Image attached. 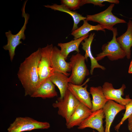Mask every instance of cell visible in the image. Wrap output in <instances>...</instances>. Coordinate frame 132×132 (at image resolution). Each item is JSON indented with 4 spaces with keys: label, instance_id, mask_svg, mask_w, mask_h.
Returning <instances> with one entry per match:
<instances>
[{
    "label": "cell",
    "instance_id": "9",
    "mask_svg": "<svg viewBox=\"0 0 132 132\" xmlns=\"http://www.w3.org/2000/svg\"><path fill=\"white\" fill-rule=\"evenodd\" d=\"M126 88L125 85L123 84L120 88L115 89L111 83L107 82H105L102 87L103 93L107 99L124 106L131 100L129 95L126 96L125 98L122 97L124 95V91Z\"/></svg>",
    "mask_w": 132,
    "mask_h": 132
},
{
    "label": "cell",
    "instance_id": "21",
    "mask_svg": "<svg viewBox=\"0 0 132 132\" xmlns=\"http://www.w3.org/2000/svg\"><path fill=\"white\" fill-rule=\"evenodd\" d=\"M105 28L99 24L93 25L89 24L86 19L83 21V25L79 28L72 32L71 34L74 37V40L82 37L88 34L91 31H102L105 32Z\"/></svg>",
    "mask_w": 132,
    "mask_h": 132
},
{
    "label": "cell",
    "instance_id": "28",
    "mask_svg": "<svg viewBox=\"0 0 132 132\" xmlns=\"http://www.w3.org/2000/svg\"><path fill=\"white\" fill-rule=\"evenodd\" d=\"M93 132H96L94 130H93Z\"/></svg>",
    "mask_w": 132,
    "mask_h": 132
},
{
    "label": "cell",
    "instance_id": "2",
    "mask_svg": "<svg viewBox=\"0 0 132 132\" xmlns=\"http://www.w3.org/2000/svg\"><path fill=\"white\" fill-rule=\"evenodd\" d=\"M84 56L80 53L72 55L70 59L71 73L68 77V81L73 84L81 85L89 72L85 62Z\"/></svg>",
    "mask_w": 132,
    "mask_h": 132
},
{
    "label": "cell",
    "instance_id": "7",
    "mask_svg": "<svg viewBox=\"0 0 132 132\" xmlns=\"http://www.w3.org/2000/svg\"><path fill=\"white\" fill-rule=\"evenodd\" d=\"M79 102L68 89L62 99L58 98L52 104L54 108L58 109V114L64 118L67 122Z\"/></svg>",
    "mask_w": 132,
    "mask_h": 132
},
{
    "label": "cell",
    "instance_id": "16",
    "mask_svg": "<svg viewBox=\"0 0 132 132\" xmlns=\"http://www.w3.org/2000/svg\"><path fill=\"white\" fill-rule=\"evenodd\" d=\"M95 35V33H91L88 37L84 39V42L82 41L81 43L82 46V48L85 52L84 56L85 60L87 61L88 58L89 57L91 61V66L90 73L91 75H92L94 70L95 68H100L103 70L105 69L104 66L99 64L98 61L93 56L92 53L91 45Z\"/></svg>",
    "mask_w": 132,
    "mask_h": 132
},
{
    "label": "cell",
    "instance_id": "18",
    "mask_svg": "<svg viewBox=\"0 0 132 132\" xmlns=\"http://www.w3.org/2000/svg\"><path fill=\"white\" fill-rule=\"evenodd\" d=\"M89 91L92 98L91 109L92 112L103 109L109 100L105 98L102 87L100 86L92 87L90 88Z\"/></svg>",
    "mask_w": 132,
    "mask_h": 132
},
{
    "label": "cell",
    "instance_id": "24",
    "mask_svg": "<svg viewBox=\"0 0 132 132\" xmlns=\"http://www.w3.org/2000/svg\"><path fill=\"white\" fill-rule=\"evenodd\" d=\"M104 2L114 4H118L120 3L118 0H81V6L87 4H92L95 5L102 7L105 6L104 4H102Z\"/></svg>",
    "mask_w": 132,
    "mask_h": 132
},
{
    "label": "cell",
    "instance_id": "13",
    "mask_svg": "<svg viewBox=\"0 0 132 132\" xmlns=\"http://www.w3.org/2000/svg\"><path fill=\"white\" fill-rule=\"evenodd\" d=\"M125 109V106L111 100H108L103 108L105 118V132H110V128L116 116Z\"/></svg>",
    "mask_w": 132,
    "mask_h": 132
},
{
    "label": "cell",
    "instance_id": "10",
    "mask_svg": "<svg viewBox=\"0 0 132 132\" xmlns=\"http://www.w3.org/2000/svg\"><path fill=\"white\" fill-rule=\"evenodd\" d=\"M64 57L62 54L60 50L56 46H53L51 55V66L55 72L62 73L67 76L71 71L70 64L66 61Z\"/></svg>",
    "mask_w": 132,
    "mask_h": 132
},
{
    "label": "cell",
    "instance_id": "22",
    "mask_svg": "<svg viewBox=\"0 0 132 132\" xmlns=\"http://www.w3.org/2000/svg\"><path fill=\"white\" fill-rule=\"evenodd\" d=\"M68 76L62 73L55 72L53 75L50 77L52 82L58 88L61 99L63 98L65 93L68 89Z\"/></svg>",
    "mask_w": 132,
    "mask_h": 132
},
{
    "label": "cell",
    "instance_id": "29",
    "mask_svg": "<svg viewBox=\"0 0 132 132\" xmlns=\"http://www.w3.org/2000/svg\"><path fill=\"white\" fill-rule=\"evenodd\" d=\"M131 19H132V18H131Z\"/></svg>",
    "mask_w": 132,
    "mask_h": 132
},
{
    "label": "cell",
    "instance_id": "25",
    "mask_svg": "<svg viewBox=\"0 0 132 132\" xmlns=\"http://www.w3.org/2000/svg\"><path fill=\"white\" fill-rule=\"evenodd\" d=\"M61 3L71 10H75L79 8L81 0H61Z\"/></svg>",
    "mask_w": 132,
    "mask_h": 132
},
{
    "label": "cell",
    "instance_id": "6",
    "mask_svg": "<svg viewBox=\"0 0 132 132\" xmlns=\"http://www.w3.org/2000/svg\"><path fill=\"white\" fill-rule=\"evenodd\" d=\"M114 5V4L111 3L103 11L93 15H87L86 20L98 23L106 29L112 31L113 26L116 24L126 22L124 20L118 18L112 13V11Z\"/></svg>",
    "mask_w": 132,
    "mask_h": 132
},
{
    "label": "cell",
    "instance_id": "5",
    "mask_svg": "<svg viewBox=\"0 0 132 132\" xmlns=\"http://www.w3.org/2000/svg\"><path fill=\"white\" fill-rule=\"evenodd\" d=\"M50 125L47 122L37 121L29 117H16L7 129L8 132H22L35 129H47Z\"/></svg>",
    "mask_w": 132,
    "mask_h": 132
},
{
    "label": "cell",
    "instance_id": "8",
    "mask_svg": "<svg viewBox=\"0 0 132 132\" xmlns=\"http://www.w3.org/2000/svg\"><path fill=\"white\" fill-rule=\"evenodd\" d=\"M53 47V44H47L46 46L41 48V56L38 67L39 86L54 73L51 66V52Z\"/></svg>",
    "mask_w": 132,
    "mask_h": 132
},
{
    "label": "cell",
    "instance_id": "4",
    "mask_svg": "<svg viewBox=\"0 0 132 132\" xmlns=\"http://www.w3.org/2000/svg\"><path fill=\"white\" fill-rule=\"evenodd\" d=\"M112 31L113 33L112 39L102 45L101 47L102 52L97 55L95 58L97 61L106 56L111 61L122 59L126 56L125 52L117 41L116 37L118 35L117 28L113 27Z\"/></svg>",
    "mask_w": 132,
    "mask_h": 132
},
{
    "label": "cell",
    "instance_id": "27",
    "mask_svg": "<svg viewBox=\"0 0 132 132\" xmlns=\"http://www.w3.org/2000/svg\"><path fill=\"white\" fill-rule=\"evenodd\" d=\"M128 72L129 74L132 73V59L130 63L129 67Z\"/></svg>",
    "mask_w": 132,
    "mask_h": 132
},
{
    "label": "cell",
    "instance_id": "11",
    "mask_svg": "<svg viewBox=\"0 0 132 132\" xmlns=\"http://www.w3.org/2000/svg\"><path fill=\"white\" fill-rule=\"evenodd\" d=\"M104 117L103 109L96 110L92 112L78 126L77 128L81 130L89 128L96 130L98 132H105L103 126Z\"/></svg>",
    "mask_w": 132,
    "mask_h": 132
},
{
    "label": "cell",
    "instance_id": "14",
    "mask_svg": "<svg viewBox=\"0 0 132 132\" xmlns=\"http://www.w3.org/2000/svg\"><path fill=\"white\" fill-rule=\"evenodd\" d=\"M92 113L91 109L79 102L68 121L66 122V128L70 129L78 126Z\"/></svg>",
    "mask_w": 132,
    "mask_h": 132
},
{
    "label": "cell",
    "instance_id": "20",
    "mask_svg": "<svg viewBox=\"0 0 132 132\" xmlns=\"http://www.w3.org/2000/svg\"><path fill=\"white\" fill-rule=\"evenodd\" d=\"M89 33L79 39L72 40L65 43H58L57 45L60 47L61 52L66 60L68 55L70 52L74 51L79 53L80 51L79 48V45L85 39L88 37Z\"/></svg>",
    "mask_w": 132,
    "mask_h": 132
},
{
    "label": "cell",
    "instance_id": "3",
    "mask_svg": "<svg viewBox=\"0 0 132 132\" xmlns=\"http://www.w3.org/2000/svg\"><path fill=\"white\" fill-rule=\"evenodd\" d=\"M27 0L25 1L22 9V16L24 18V22L23 26L19 31L16 34H14L11 31H9L5 33L7 38V44L3 46L4 49L9 51L10 59L12 62L15 55V50L16 47L20 44L22 43L21 39L24 40L26 38L25 31L26 29V25L28 23L30 15L25 11V8Z\"/></svg>",
    "mask_w": 132,
    "mask_h": 132
},
{
    "label": "cell",
    "instance_id": "17",
    "mask_svg": "<svg viewBox=\"0 0 132 132\" xmlns=\"http://www.w3.org/2000/svg\"><path fill=\"white\" fill-rule=\"evenodd\" d=\"M127 27L126 32L116 38L118 42L125 53L128 59L131 58L132 46V21L130 20L127 23Z\"/></svg>",
    "mask_w": 132,
    "mask_h": 132
},
{
    "label": "cell",
    "instance_id": "26",
    "mask_svg": "<svg viewBox=\"0 0 132 132\" xmlns=\"http://www.w3.org/2000/svg\"><path fill=\"white\" fill-rule=\"evenodd\" d=\"M128 119V129L130 132H132V114Z\"/></svg>",
    "mask_w": 132,
    "mask_h": 132
},
{
    "label": "cell",
    "instance_id": "15",
    "mask_svg": "<svg viewBox=\"0 0 132 132\" xmlns=\"http://www.w3.org/2000/svg\"><path fill=\"white\" fill-rule=\"evenodd\" d=\"M57 96L55 85L49 78L41 84L30 96L45 99L53 98Z\"/></svg>",
    "mask_w": 132,
    "mask_h": 132
},
{
    "label": "cell",
    "instance_id": "19",
    "mask_svg": "<svg viewBox=\"0 0 132 132\" xmlns=\"http://www.w3.org/2000/svg\"><path fill=\"white\" fill-rule=\"evenodd\" d=\"M47 8H50L54 10L59 11L66 13L70 15L74 21V24L72 32L77 29L78 25L81 21H84L86 19V17L83 16L82 15L76 11L70 10L64 5H58L54 4L52 5H44Z\"/></svg>",
    "mask_w": 132,
    "mask_h": 132
},
{
    "label": "cell",
    "instance_id": "23",
    "mask_svg": "<svg viewBox=\"0 0 132 132\" xmlns=\"http://www.w3.org/2000/svg\"><path fill=\"white\" fill-rule=\"evenodd\" d=\"M125 111L120 122L114 127L115 130L118 132L121 125L132 114V99L126 105Z\"/></svg>",
    "mask_w": 132,
    "mask_h": 132
},
{
    "label": "cell",
    "instance_id": "1",
    "mask_svg": "<svg viewBox=\"0 0 132 132\" xmlns=\"http://www.w3.org/2000/svg\"><path fill=\"white\" fill-rule=\"evenodd\" d=\"M41 56V48H39L20 64L17 76L25 96H31L39 86L38 67Z\"/></svg>",
    "mask_w": 132,
    "mask_h": 132
},
{
    "label": "cell",
    "instance_id": "12",
    "mask_svg": "<svg viewBox=\"0 0 132 132\" xmlns=\"http://www.w3.org/2000/svg\"><path fill=\"white\" fill-rule=\"evenodd\" d=\"M89 79L88 78L84 83L80 85L69 83L68 89L79 102L91 109L92 103L90 95V94L87 90L88 85H85L88 81Z\"/></svg>",
    "mask_w": 132,
    "mask_h": 132
}]
</instances>
